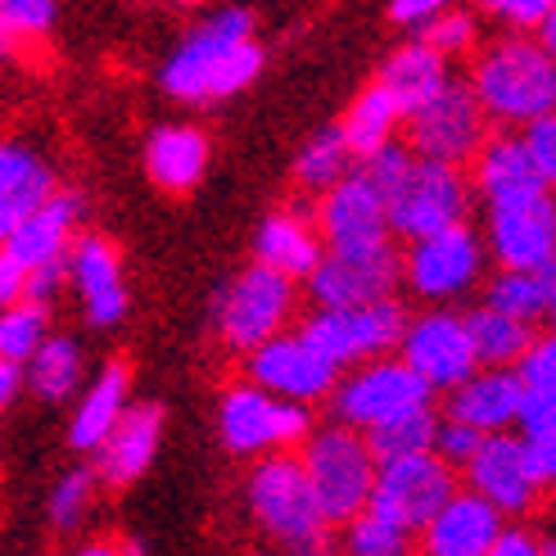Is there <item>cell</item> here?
I'll return each mask as SVG.
<instances>
[{
    "label": "cell",
    "mask_w": 556,
    "mask_h": 556,
    "mask_svg": "<svg viewBox=\"0 0 556 556\" xmlns=\"http://www.w3.org/2000/svg\"><path fill=\"white\" fill-rule=\"evenodd\" d=\"M403 286V258L389 240L326 249L321 263L308 271V294L317 308H344V303L389 299Z\"/></svg>",
    "instance_id": "7c38bea8"
},
{
    "label": "cell",
    "mask_w": 556,
    "mask_h": 556,
    "mask_svg": "<svg viewBox=\"0 0 556 556\" xmlns=\"http://www.w3.org/2000/svg\"><path fill=\"white\" fill-rule=\"evenodd\" d=\"M208 168V136L194 127H159L146 146V173L159 190L190 194Z\"/></svg>",
    "instance_id": "d4e9b609"
},
{
    "label": "cell",
    "mask_w": 556,
    "mask_h": 556,
    "mask_svg": "<svg viewBox=\"0 0 556 556\" xmlns=\"http://www.w3.org/2000/svg\"><path fill=\"white\" fill-rule=\"evenodd\" d=\"M434 426H439L434 407H412V412H403V416H389V421L371 426V430H367V443H371L376 462L430 453V448H434Z\"/></svg>",
    "instance_id": "836d02e7"
},
{
    "label": "cell",
    "mask_w": 556,
    "mask_h": 556,
    "mask_svg": "<svg viewBox=\"0 0 556 556\" xmlns=\"http://www.w3.org/2000/svg\"><path fill=\"white\" fill-rule=\"evenodd\" d=\"M556 299V258L539 267H503L489 281V303L520 321H547V308Z\"/></svg>",
    "instance_id": "f1b7e54d"
},
{
    "label": "cell",
    "mask_w": 556,
    "mask_h": 556,
    "mask_svg": "<svg viewBox=\"0 0 556 556\" xmlns=\"http://www.w3.org/2000/svg\"><path fill=\"white\" fill-rule=\"evenodd\" d=\"M407 326V313L399 299H371V303H344V308H317L299 330L308 336L340 371L353 363H367L389 349H399V336Z\"/></svg>",
    "instance_id": "30bf717a"
},
{
    "label": "cell",
    "mask_w": 556,
    "mask_h": 556,
    "mask_svg": "<svg viewBox=\"0 0 556 556\" xmlns=\"http://www.w3.org/2000/svg\"><path fill=\"white\" fill-rule=\"evenodd\" d=\"M480 430L476 426H466V421H457V416H448V421H439L434 426V453L448 462V466H466L470 457H476V448H480Z\"/></svg>",
    "instance_id": "f6af8a7d"
},
{
    "label": "cell",
    "mask_w": 556,
    "mask_h": 556,
    "mask_svg": "<svg viewBox=\"0 0 556 556\" xmlns=\"http://www.w3.org/2000/svg\"><path fill=\"white\" fill-rule=\"evenodd\" d=\"M453 0H394L389 5V18L394 23H426V18H434L439 10H448Z\"/></svg>",
    "instance_id": "816d5d0a"
},
{
    "label": "cell",
    "mask_w": 556,
    "mask_h": 556,
    "mask_svg": "<svg viewBox=\"0 0 556 556\" xmlns=\"http://www.w3.org/2000/svg\"><path fill=\"white\" fill-rule=\"evenodd\" d=\"M64 281H68V254L64 258H50V263H37V267H27L23 299H33V303H41V308H50V303L60 299Z\"/></svg>",
    "instance_id": "bcb514c9"
},
{
    "label": "cell",
    "mask_w": 556,
    "mask_h": 556,
    "mask_svg": "<svg viewBox=\"0 0 556 556\" xmlns=\"http://www.w3.org/2000/svg\"><path fill=\"white\" fill-rule=\"evenodd\" d=\"M421 27H426L421 41H430L439 54H466L470 46H476V18L462 14V10H439Z\"/></svg>",
    "instance_id": "60d3db41"
},
{
    "label": "cell",
    "mask_w": 556,
    "mask_h": 556,
    "mask_svg": "<svg viewBox=\"0 0 556 556\" xmlns=\"http://www.w3.org/2000/svg\"><path fill=\"white\" fill-rule=\"evenodd\" d=\"M547 321H552V326H556V299H552V308H547Z\"/></svg>",
    "instance_id": "6f0895ef"
},
{
    "label": "cell",
    "mask_w": 556,
    "mask_h": 556,
    "mask_svg": "<svg viewBox=\"0 0 556 556\" xmlns=\"http://www.w3.org/2000/svg\"><path fill=\"white\" fill-rule=\"evenodd\" d=\"M399 357L430 389H453L480 367L466 317H457L448 308H434L426 317L407 321L403 336H399Z\"/></svg>",
    "instance_id": "9a60e30c"
},
{
    "label": "cell",
    "mask_w": 556,
    "mask_h": 556,
    "mask_svg": "<svg viewBox=\"0 0 556 556\" xmlns=\"http://www.w3.org/2000/svg\"><path fill=\"white\" fill-rule=\"evenodd\" d=\"M41 200H33V194H0V249H5L10 231L23 222V213H33Z\"/></svg>",
    "instance_id": "f907efd6"
},
{
    "label": "cell",
    "mask_w": 556,
    "mask_h": 556,
    "mask_svg": "<svg viewBox=\"0 0 556 556\" xmlns=\"http://www.w3.org/2000/svg\"><path fill=\"white\" fill-rule=\"evenodd\" d=\"M462 476H466V489H476L484 503H493L497 511H503V520L534 511L539 493H543L539 480H534V470H530V462H525L520 439L511 430L484 434L476 457L462 466Z\"/></svg>",
    "instance_id": "e0dca14e"
},
{
    "label": "cell",
    "mask_w": 556,
    "mask_h": 556,
    "mask_svg": "<svg viewBox=\"0 0 556 556\" xmlns=\"http://www.w3.org/2000/svg\"><path fill=\"white\" fill-rule=\"evenodd\" d=\"M0 18L14 27L18 41L46 37L54 27V0H0Z\"/></svg>",
    "instance_id": "ee69618b"
},
{
    "label": "cell",
    "mask_w": 556,
    "mask_h": 556,
    "mask_svg": "<svg viewBox=\"0 0 556 556\" xmlns=\"http://www.w3.org/2000/svg\"><path fill=\"white\" fill-rule=\"evenodd\" d=\"M503 530V511L476 489H457L448 503H443L421 530V547L430 556H489L493 552V539Z\"/></svg>",
    "instance_id": "44dd1931"
},
{
    "label": "cell",
    "mask_w": 556,
    "mask_h": 556,
    "mask_svg": "<svg viewBox=\"0 0 556 556\" xmlns=\"http://www.w3.org/2000/svg\"><path fill=\"white\" fill-rule=\"evenodd\" d=\"M263 68V50L254 46V14L222 10L204 27L177 46V54L163 64V91L173 100H227L244 91Z\"/></svg>",
    "instance_id": "6da1fadb"
},
{
    "label": "cell",
    "mask_w": 556,
    "mask_h": 556,
    "mask_svg": "<svg viewBox=\"0 0 556 556\" xmlns=\"http://www.w3.org/2000/svg\"><path fill=\"white\" fill-rule=\"evenodd\" d=\"M344 547L357 556H403L412 547V534H403L399 525H389L376 511H357L353 520H344Z\"/></svg>",
    "instance_id": "8d00e7d4"
},
{
    "label": "cell",
    "mask_w": 556,
    "mask_h": 556,
    "mask_svg": "<svg viewBox=\"0 0 556 556\" xmlns=\"http://www.w3.org/2000/svg\"><path fill=\"white\" fill-rule=\"evenodd\" d=\"M244 357H249L244 376L290 403H321L340 376V367L303 330H281V336L263 340L258 349H249Z\"/></svg>",
    "instance_id": "5bb4252c"
},
{
    "label": "cell",
    "mask_w": 556,
    "mask_h": 556,
    "mask_svg": "<svg viewBox=\"0 0 556 556\" xmlns=\"http://www.w3.org/2000/svg\"><path fill=\"white\" fill-rule=\"evenodd\" d=\"M23 281H27V267L10 254V249H0V308L23 299Z\"/></svg>",
    "instance_id": "681fc988"
},
{
    "label": "cell",
    "mask_w": 556,
    "mask_h": 556,
    "mask_svg": "<svg viewBox=\"0 0 556 556\" xmlns=\"http://www.w3.org/2000/svg\"><path fill=\"white\" fill-rule=\"evenodd\" d=\"M384 204H389V236L416 240V236L453 227V222H466L470 181L462 173V163L416 154L412 168L399 177V186L384 194Z\"/></svg>",
    "instance_id": "52a82bcc"
},
{
    "label": "cell",
    "mask_w": 556,
    "mask_h": 556,
    "mask_svg": "<svg viewBox=\"0 0 556 556\" xmlns=\"http://www.w3.org/2000/svg\"><path fill=\"white\" fill-rule=\"evenodd\" d=\"M159 434H163V407L159 403H127L118 426L109 430L96 448V480L109 489L136 484L159 453Z\"/></svg>",
    "instance_id": "d6986e66"
},
{
    "label": "cell",
    "mask_w": 556,
    "mask_h": 556,
    "mask_svg": "<svg viewBox=\"0 0 556 556\" xmlns=\"http://www.w3.org/2000/svg\"><path fill=\"white\" fill-rule=\"evenodd\" d=\"M50 308H41V303L33 299H14L0 308V357H10V363H27L33 357V349L46 340V321Z\"/></svg>",
    "instance_id": "d590c367"
},
{
    "label": "cell",
    "mask_w": 556,
    "mask_h": 556,
    "mask_svg": "<svg viewBox=\"0 0 556 556\" xmlns=\"http://www.w3.org/2000/svg\"><path fill=\"white\" fill-rule=\"evenodd\" d=\"M476 186L484 190L489 204L503 200H520V194L543 190V177L534 168L530 150H525V136H489L476 150Z\"/></svg>",
    "instance_id": "484cf974"
},
{
    "label": "cell",
    "mask_w": 556,
    "mask_h": 556,
    "mask_svg": "<svg viewBox=\"0 0 556 556\" xmlns=\"http://www.w3.org/2000/svg\"><path fill=\"white\" fill-rule=\"evenodd\" d=\"M50 190H54V177L33 150L0 141V194H33V200H46Z\"/></svg>",
    "instance_id": "74e56055"
},
{
    "label": "cell",
    "mask_w": 556,
    "mask_h": 556,
    "mask_svg": "<svg viewBox=\"0 0 556 556\" xmlns=\"http://www.w3.org/2000/svg\"><path fill=\"white\" fill-rule=\"evenodd\" d=\"M313 222L326 240V249H349V244H371L389 240V204L384 190L371 186L363 173H344L336 186L321 190L313 208Z\"/></svg>",
    "instance_id": "ac0fdd59"
},
{
    "label": "cell",
    "mask_w": 556,
    "mask_h": 556,
    "mask_svg": "<svg viewBox=\"0 0 556 556\" xmlns=\"http://www.w3.org/2000/svg\"><path fill=\"white\" fill-rule=\"evenodd\" d=\"M552 5H556V0H484V10L493 18H503L507 27H516V33H525V27H539Z\"/></svg>",
    "instance_id": "7dc6e473"
},
{
    "label": "cell",
    "mask_w": 556,
    "mask_h": 556,
    "mask_svg": "<svg viewBox=\"0 0 556 556\" xmlns=\"http://www.w3.org/2000/svg\"><path fill=\"white\" fill-rule=\"evenodd\" d=\"M294 281L286 271H276L267 263L244 267L236 281L227 286L217 303V336L231 353H249L263 340L281 336L294 317Z\"/></svg>",
    "instance_id": "9c48e42d"
},
{
    "label": "cell",
    "mask_w": 556,
    "mask_h": 556,
    "mask_svg": "<svg viewBox=\"0 0 556 556\" xmlns=\"http://www.w3.org/2000/svg\"><path fill=\"white\" fill-rule=\"evenodd\" d=\"M217 426H222L227 453L263 457V453H281V448H294V443L308 439L313 416H308V403L276 399L271 389H263L244 376L240 384H231L227 394H222Z\"/></svg>",
    "instance_id": "8992f818"
},
{
    "label": "cell",
    "mask_w": 556,
    "mask_h": 556,
    "mask_svg": "<svg viewBox=\"0 0 556 556\" xmlns=\"http://www.w3.org/2000/svg\"><path fill=\"white\" fill-rule=\"evenodd\" d=\"M489 141V114L470 91V81H453L439 96H430L421 109L407 114V146L421 159L466 163Z\"/></svg>",
    "instance_id": "8fae6325"
},
{
    "label": "cell",
    "mask_w": 556,
    "mask_h": 556,
    "mask_svg": "<svg viewBox=\"0 0 556 556\" xmlns=\"http://www.w3.org/2000/svg\"><path fill=\"white\" fill-rule=\"evenodd\" d=\"M516 376L525 384V403H520V421H539V416L556 412V326L547 336H534V344L520 353Z\"/></svg>",
    "instance_id": "d6a6232c"
},
{
    "label": "cell",
    "mask_w": 556,
    "mask_h": 556,
    "mask_svg": "<svg viewBox=\"0 0 556 556\" xmlns=\"http://www.w3.org/2000/svg\"><path fill=\"white\" fill-rule=\"evenodd\" d=\"M430 394L434 389L416 376L403 357H367V363H353L344 367V376H336L330 384V421L340 426H353V430H371L389 416H403L412 407H430Z\"/></svg>",
    "instance_id": "5b68a950"
},
{
    "label": "cell",
    "mask_w": 556,
    "mask_h": 556,
    "mask_svg": "<svg viewBox=\"0 0 556 556\" xmlns=\"http://www.w3.org/2000/svg\"><path fill=\"white\" fill-rule=\"evenodd\" d=\"M412 146H403V141H384L380 150H371V154H363L357 159V173H363L371 186H380L384 194L399 186V177L412 168Z\"/></svg>",
    "instance_id": "b9f144b4"
},
{
    "label": "cell",
    "mask_w": 556,
    "mask_h": 556,
    "mask_svg": "<svg viewBox=\"0 0 556 556\" xmlns=\"http://www.w3.org/2000/svg\"><path fill=\"white\" fill-rule=\"evenodd\" d=\"M326 240L313 222V208H290L271 213L258 231V263L286 271L290 281H308V271L321 263Z\"/></svg>",
    "instance_id": "cb8c5ba5"
},
{
    "label": "cell",
    "mask_w": 556,
    "mask_h": 556,
    "mask_svg": "<svg viewBox=\"0 0 556 556\" xmlns=\"http://www.w3.org/2000/svg\"><path fill=\"white\" fill-rule=\"evenodd\" d=\"M543 552V543L530 534V530H497V539H493V552L489 556H539Z\"/></svg>",
    "instance_id": "c3c4849f"
},
{
    "label": "cell",
    "mask_w": 556,
    "mask_h": 556,
    "mask_svg": "<svg viewBox=\"0 0 556 556\" xmlns=\"http://www.w3.org/2000/svg\"><path fill=\"white\" fill-rule=\"evenodd\" d=\"M23 376H27V384H33L37 399L60 403V399H68L73 389H77L81 353H77V344L64 340V336H46V340L33 349V357L23 363Z\"/></svg>",
    "instance_id": "1f68e13d"
},
{
    "label": "cell",
    "mask_w": 556,
    "mask_h": 556,
    "mask_svg": "<svg viewBox=\"0 0 556 556\" xmlns=\"http://www.w3.org/2000/svg\"><path fill=\"white\" fill-rule=\"evenodd\" d=\"M380 87L394 96V104L407 118L412 109H421L430 96H439L443 87H448V54H439L430 41H407L403 50H394L384 60Z\"/></svg>",
    "instance_id": "4316f807"
},
{
    "label": "cell",
    "mask_w": 556,
    "mask_h": 556,
    "mask_svg": "<svg viewBox=\"0 0 556 556\" xmlns=\"http://www.w3.org/2000/svg\"><path fill=\"white\" fill-rule=\"evenodd\" d=\"M399 123H403V109H399L394 96H389L380 81H376V87H367L363 96L349 104L340 131H344V146L353 150V159H363V154L380 150L384 141H394Z\"/></svg>",
    "instance_id": "4dcf8cb0"
},
{
    "label": "cell",
    "mask_w": 556,
    "mask_h": 556,
    "mask_svg": "<svg viewBox=\"0 0 556 556\" xmlns=\"http://www.w3.org/2000/svg\"><path fill=\"white\" fill-rule=\"evenodd\" d=\"M14 50H18V37H14V27H10L5 18H0V64H5Z\"/></svg>",
    "instance_id": "11a10c76"
},
{
    "label": "cell",
    "mask_w": 556,
    "mask_h": 556,
    "mask_svg": "<svg viewBox=\"0 0 556 556\" xmlns=\"http://www.w3.org/2000/svg\"><path fill=\"white\" fill-rule=\"evenodd\" d=\"M489 254L503 267H539L556 258V190L489 204Z\"/></svg>",
    "instance_id": "2e32d148"
},
{
    "label": "cell",
    "mask_w": 556,
    "mask_h": 556,
    "mask_svg": "<svg viewBox=\"0 0 556 556\" xmlns=\"http://www.w3.org/2000/svg\"><path fill=\"white\" fill-rule=\"evenodd\" d=\"M480 271H484V244L466 222H453V227H443V231L407 240L403 281L412 286V294H421L430 303L466 294L480 281Z\"/></svg>",
    "instance_id": "4fadbf2b"
},
{
    "label": "cell",
    "mask_w": 556,
    "mask_h": 556,
    "mask_svg": "<svg viewBox=\"0 0 556 556\" xmlns=\"http://www.w3.org/2000/svg\"><path fill=\"white\" fill-rule=\"evenodd\" d=\"M539 46L556 60V5H552V10L543 14V23H539Z\"/></svg>",
    "instance_id": "db71d44e"
},
{
    "label": "cell",
    "mask_w": 556,
    "mask_h": 556,
    "mask_svg": "<svg viewBox=\"0 0 556 556\" xmlns=\"http://www.w3.org/2000/svg\"><path fill=\"white\" fill-rule=\"evenodd\" d=\"M177 10H194V5H204V0H173Z\"/></svg>",
    "instance_id": "9f6ffc18"
},
{
    "label": "cell",
    "mask_w": 556,
    "mask_h": 556,
    "mask_svg": "<svg viewBox=\"0 0 556 556\" xmlns=\"http://www.w3.org/2000/svg\"><path fill=\"white\" fill-rule=\"evenodd\" d=\"M254 462L258 466L249 476V516H254V525L286 552H321L330 543V520L317 507L303 462L286 448L263 453Z\"/></svg>",
    "instance_id": "3957f363"
},
{
    "label": "cell",
    "mask_w": 556,
    "mask_h": 556,
    "mask_svg": "<svg viewBox=\"0 0 556 556\" xmlns=\"http://www.w3.org/2000/svg\"><path fill=\"white\" fill-rule=\"evenodd\" d=\"M353 163V150L344 146V131L340 127H326L317 131L308 146L299 150V163H294V181L308 190V194H321L326 186H336Z\"/></svg>",
    "instance_id": "e575fe53"
},
{
    "label": "cell",
    "mask_w": 556,
    "mask_h": 556,
    "mask_svg": "<svg viewBox=\"0 0 556 556\" xmlns=\"http://www.w3.org/2000/svg\"><path fill=\"white\" fill-rule=\"evenodd\" d=\"M91 497H96V470H73V476H64L50 493V525L60 534L77 530L91 507Z\"/></svg>",
    "instance_id": "f35d334b"
},
{
    "label": "cell",
    "mask_w": 556,
    "mask_h": 556,
    "mask_svg": "<svg viewBox=\"0 0 556 556\" xmlns=\"http://www.w3.org/2000/svg\"><path fill=\"white\" fill-rule=\"evenodd\" d=\"M520 403H525V384L516 367H476L462 384L448 389V416L476 426L480 434L497 430H516L520 421Z\"/></svg>",
    "instance_id": "7402d4cb"
},
{
    "label": "cell",
    "mask_w": 556,
    "mask_h": 556,
    "mask_svg": "<svg viewBox=\"0 0 556 556\" xmlns=\"http://www.w3.org/2000/svg\"><path fill=\"white\" fill-rule=\"evenodd\" d=\"M303 470H308V484L317 493V507L330 520V530L344 520H353L357 511L367 507L371 484H376V453L363 430L330 421L326 430L303 439L299 453Z\"/></svg>",
    "instance_id": "277c9868"
},
{
    "label": "cell",
    "mask_w": 556,
    "mask_h": 556,
    "mask_svg": "<svg viewBox=\"0 0 556 556\" xmlns=\"http://www.w3.org/2000/svg\"><path fill=\"white\" fill-rule=\"evenodd\" d=\"M127 394H131V367L123 363V357H114V363L100 371V380L87 389V394H81V403L73 412V430H68L73 448L96 453L100 439L118 426V416L127 407Z\"/></svg>",
    "instance_id": "83f0119b"
},
{
    "label": "cell",
    "mask_w": 556,
    "mask_h": 556,
    "mask_svg": "<svg viewBox=\"0 0 556 556\" xmlns=\"http://www.w3.org/2000/svg\"><path fill=\"white\" fill-rule=\"evenodd\" d=\"M68 281L77 286L81 303H87L91 326H118L127 317L123 263H118V249L104 236H81L68 244Z\"/></svg>",
    "instance_id": "ffe728a7"
},
{
    "label": "cell",
    "mask_w": 556,
    "mask_h": 556,
    "mask_svg": "<svg viewBox=\"0 0 556 556\" xmlns=\"http://www.w3.org/2000/svg\"><path fill=\"white\" fill-rule=\"evenodd\" d=\"M516 430H520V448H525V462H530L539 489H556V412L539 416V421H525Z\"/></svg>",
    "instance_id": "ab89813d"
},
{
    "label": "cell",
    "mask_w": 556,
    "mask_h": 556,
    "mask_svg": "<svg viewBox=\"0 0 556 556\" xmlns=\"http://www.w3.org/2000/svg\"><path fill=\"white\" fill-rule=\"evenodd\" d=\"M520 136H525V150H530L543 186L556 190V109H552V114H543V118H534V123H525Z\"/></svg>",
    "instance_id": "7bdbcfd3"
},
{
    "label": "cell",
    "mask_w": 556,
    "mask_h": 556,
    "mask_svg": "<svg viewBox=\"0 0 556 556\" xmlns=\"http://www.w3.org/2000/svg\"><path fill=\"white\" fill-rule=\"evenodd\" d=\"M18 384H23V363H10V357H0V407L14 403Z\"/></svg>",
    "instance_id": "f5cc1de1"
},
{
    "label": "cell",
    "mask_w": 556,
    "mask_h": 556,
    "mask_svg": "<svg viewBox=\"0 0 556 556\" xmlns=\"http://www.w3.org/2000/svg\"><path fill=\"white\" fill-rule=\"evenodd\" d=\"M470 326V344H476V357L480 367H516L520 353L534 344L539 330L530 321H520L503 308H493V303H484V308H476L466 317Z\"/></svg>",
    "instance_id": "f546056e"
},
{
    "label": "cell",
    "mask_w": 556,
    "mask_h": 556,
    "mask_svg": "<svg viewBox=\"0 0 556 556\" xmlns=\"http://www.w3.org/2000/svg\"><path fill=\"white\" fill-rule=\"evenodd\" d=\"M77 217H81V200L68 190H50L46 200L23 213V222L10 231L5 249L23 263V267H37V263H50V258H64L68 244L77 240Z\"/></svg>",
    "instance_id": "603a6c76"
},
{
    "label": "cell",
    "mask_w": 556,
    "mask_h": 556,
    "mask_svg": "<svg viewBox=\"0 0 556 556\" xmlns=\"http://www.w3.org/2000/svg\"><path fill=\"white\" fill-rule=\"evenodd\" d=\"M457 493V466H448L434 448L412 457H389L376 466V484L367 497V511L399 525L403 534H421L426 520Z\"/></svg>",
    "instance_id": "ba28073f"
},
{
    "label": "cell",
    "mask_w": 556,
    "mask_h": 556,
    "mask_svg": "<svg viewBox=\"0 0 556 556\" xmlns=\"http://www.w3.org/2000/svg\"><path fill=\"white\" fill-rule=\"evenodd\" d=\"M470 91L484 104L489 123L525 127L556 109V60L539 46V37H503L470 68Z\"/></svg>",
    "instance_id": "7a4b0ae2"
}]
</instances>
